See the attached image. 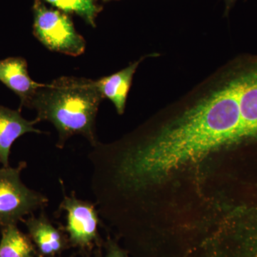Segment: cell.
Returning <instances> with one entry per match:
<instances>
[{
    "label": "cell",
    "instance_id": "cell-1",
    "mask_svg": "<svg viewBox=\"0 0 257 257\" xmlns=\"http://www.w3.org/2000/svg\"><path fill=\"white\" fill-rule=\"evenodd\" d=\"M102 99L96 81L62 77L39 88L28 107L36 110L39 121H48L55 126L59 148H63L67 140L77 135L94 147L98 143L95 121Z\"/></svg>",
    "mask_w": 257,
    "mask_h": 257
},
{
    "label": "cell",
    "instance_id": "cell-6",
    "mask_svg": "<svg viewBox=\"0 0 257 257\" xmlns=\"http://www.w3.org/2000/svg\"><path fill=\"white\" fill-rule=\"evenodd\" d=\"M28 230L29 236L42 257H55L68 246L67 239L61 230L56 228L45 214L30 216L23 220Z\"/></svg>",
    "mask_w": 257,
    "mask_h": 257
},
{
    "label": "cell",
    "instance_id": "cell-2",
    "mask_svg": "<svg viewBox=\"0 0 257 257\" xmlns=\"http://www.w3.org/2000/svg\"><path fill=\"white\" fill-rule=\"evenodd\" d=\"M27 167L25 162L18 167L0 168V226L18 224L23 217L45 207L46 196L32 190L22 182V172Z\"/></svg>",
    "mask_w": 257,
    "mask_h": 257
},
{
    "label": "cell",
    "instance_id": "cell-7",
    "mask_svg": "<svg viewBox=\"0 0 257 257\" xmlns=\"http://www.w3.org/2000/svg\"><path fill=\"white\" fill-rule=\"evenodd\" d=\"M35 119L28 121L22 116L20 110H13L0 105V164L9 167L10 150L13 143L27 133H42L35 127Z\"/></svg>",
    "mask_w": 257,
    "mask_h": 257
},
{
    "label": "cell",
    "instance_id": "cell-5",
    "mask_svg": "<svg viewBox=\"0 0 257 257\" xmlns=\"http://www.w3.org/2000/svg\"><path fill=\"white\" fill-rule=\"evenodd\" d=\"M0 81L20 97V110L23 106L28 107L37 89L45 84L32 80L27 61L23 57L0 60Z\"/></svg>",
    "mask_w": 257,
    "mask_h": 257
},
{
    "label": "cell",
    "instance_id": "cell-12",
    "mask_svg": "<svg viewBox=\"0 0 257 257\" xmlns=\"http://www.w3.org/2000/svg\"><path fill=\"white\" fill-rule=\"evenodd\" d=\"M225 6H226V10H225V13L226 14H228L229 13L230 10L232 8L235 3L237 2V0H224Z\"/></svg>",
    "mask_w": 257,
    "mask_h": 257
},
{
    "label": "cell",
    "instance_id": "cell-3",
    "mask_svg": "<svg viewBox=\"0 0 257 257\" xmlns=\"http://www.w3.org/2000/svg\"><path fill=\"white\" fill-rule=\"evenodd\" d=\"M33 9V33L42 45L64 55H82L86 48L85 40L76 31L68 16L47 8L41 0H35Z\"/></svg>",
    "mask_w": 257,
    "mask_h": 257
},
{
    "label": "cell",
    "instance_id": "cell-11",
    "mask_svg": "<svg viewBox=\"0 0 257 257\" xmlns=\"http://www.w3.org/2000/svg\"><path fill=\"white\" fill-rule=\"evenodd\" d=\"M104 257H128L127 253L119 247L114 241H109L106 244V253Z\"/></svg>",
    "mask_w": 257,
    "mask_h": 257
},
{
    "label": "cell",
    "instance_id": "cell-8",
    "mask_svg": "<svg viewBox=\"0 0 257 257\" xmlns=\"http://www.w3.org/2000/svg\"><path fill=\"white\" fill-rule=\"evenodd\" d=\"M141 60L135 62L116 73L96 81V85L103 98H108L114 104L119 114L124 113L126 97L134 74Z\"/></svg>",
    "mask_w": 257,
    "mask_h": 257
},
{
    "label": "cell",
    "instance_id": "cell-10",
    "mask_svg": "<svg viewBox=\"0 0 257 257\" xmlns=\"http://www.w3.org/2000/svg\"><path fill=\"white\" fill-rule=\"evenodd\" d=\"M64 13H75L93 27H95V18L100 8L94 0H45Z\"/></svg>",
    "mask_w": 257,
    "mask_h": 257
},
{
    "label": "cell",
    "instance_id": "cell-4",
    "mask_svg": "<svg viewBox=\"0 0 257 257\" xmlns=\"http://www.w3.org/2000/svg\"><path fill=\"white\" fill-rule=\"evenodd\" d=\"M60 209L66 213L65 229L72 246L86 249L99 241L100 218L95 204L64 192Z\"/></svg>",
    "mask_w": 257,
    "mask_h": 257
},
{
    "label": "cell",
    "instance_id": "cell-9",
    "mask_svg": "<svg viewBox=\"0 0 257 257\" xmlns=\"http://www.w3.org/2000/svg\"><path fill=\"white\" fill-rule=\"evenodd\" d=\"M0 257H35V248L30 236L22 232L17 224L1 227Z\"/></svg>",
    "mask_w": 257,
    "mask_h": 257
}]
</instances>
